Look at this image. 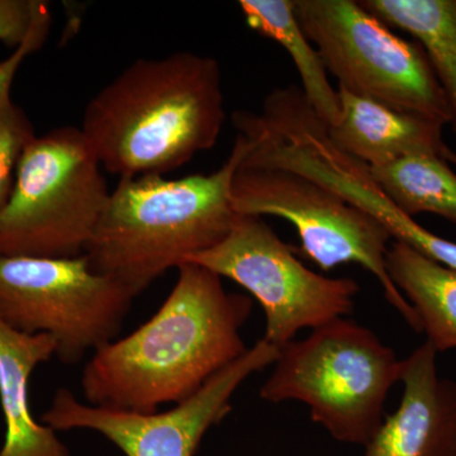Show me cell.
Instances as JSON below:
<instances>
[{
  "mask_svg": "<svg viewBox=\"0 0 456 456\" xmlns=\"http://www.w3.org/2000/svg\"><path fill=\"white\" fill-rule=\"evenodd\" d=\"M253 299L194 263L178 268L163 305L146 323L93 353L82 375L90 406L155 413L196 395L248 351L241 329Z\"/></svg>",
  "mask_w": 456,
  "mask_h": 456,
  "instance_id": "cell-1",
  "label": "cell"
},
{
  "mask_svg": "<svg viewBox=\"0 0 456 456\" xmlns=\"http://www.w3.org/2000/svg\"><path fill=\"white\" fill-rule=\"evenodd\" d=\"M226 119L220 62L179 51L128 65L90 99L80 130L104 170L131 179L212 150Z\"/></svg>",
  "mask_w": 456,
  "mask_h": 456,
  "instance_id": "cell-2",
  "label": "cell"
},
{
  "mask_svg": "<svg viewBox=\"0 0 456 456\" xmlns=\"http://www.w3.org/2000/svg\"><path fill=\"white\" fill-rule=\"evenodd\" d=\"M250 149L237 134L227 160L211 174L119 179L84 253L90 269L136 297L167 270L220 244L240 217L232 182Z\"/></svg>",
  "mask_w": 456,
  "mask_h": 456,
  "instance_id": "cell-3",
  "label": "cell"
},
{
  "mask_svg": "<svg viewBox=\"0 0 456 456\" xmlns=\"http://www.w3.org/2000/svg\"><path fill=\"white\" fill-rule=\"evenodd\" d=\"M402 365L403 359L370 329L338 318L279 349L260 397L269 403L301 402L332 439L365 446L386 419Z\"/></svg>",
  "mask_w": 456,
  "mask_h": 456,
  "instance_id": "cell-4",
  "label": "cell"
},
{
  "mask_svg": "<svg viewBox=\"0 0 456 456\" xmlns=\"http://www.w3.org/2000/svg\"><path fill=\"white\" fill-rule=\"evenodd\" d=\"M110 197L103 167L80 127L36 136L0 213V255L82 256Z\"/></svg>",
  "mask_w": 456,
  "mask_h": 456,
  "instance_id": "cell-5",
  "label": "cell"
},
{
  "mask_svg": "<svg viewBox=\"0 0 456 456\" xmlns=\"http://www.w3.org/2000/svg\"><path fill=\"white\" fill-rule=\"evenodd\" d=\"M294 13L338 88L449 125L445 94L421 45L359 0H293Z\"/></svg>",
  "mask_w": 456,
  "mask_h": 456,
  "instance_id": "cell-6",
  "label": "cell"
},
{
  "mask_svg": "<svg viewBox=\"0 0 456 456\" xmlns=\"http://www.w3.org/2000/svg\"><path fill=\"white\" fill-rule=\"evenodd\" d=\"M232 202L240 216H273L290 222L302 253L322 272L342 264L368 270L379 281L386 301L421 334L416 312L387 270L392 236L369 213L296 171L242 165L233 176Z\"/></svg>",
  "mask_w": 456,
  "mask_h": 456,
  "instance_id": "cell-7",
  "label": "cell"
},
{
  "mask_svg": "<svg viewBox=\"0 0 456 456\" xmlns=\"http://www.w3.org/2000/svg\"><path fill=\"white\" fill-rule=\"evenodd\" d=\"M134 298L127 288L93 272L84 255H0V320L23 334L53 336L64 364L113 341Z\"/></svg>",
  "mask_w": 456,
  "mask_h": 456,
  "instance_id": "cell-8",
  "label": "cell"
},
{
  "mask_svg": "<svg viewBox=\"0 0 456 456\" xmlns=\"http://www.w3.org/2000/svg\"><path fill=\"white\" fill-rule=\"evenodd\" d=\"M198 264L248 290L265 314L264 340L278 349L305 329L349 316L360 292L353 278L308 269L263 218L240 216L226 239L196 255Z\"/></svg>",
  "mask_w": 456,
  "mask_h": 456,
  "instance_id": "cell-9",
  "label": "cell"
},
{
  "mask_svg": "<svg viewBox=\"0 0 456 456\" xmlns=\"http://www.w3.org/2000/svg\"><path fill=\"white\" fill-rule=\"evenodd\" d=\"M279 349L268 341L222 369L202 388L167 412L134 413L82 403L66 388L56 392L42 421L55 431L92 430L126 456H194L203 437L230 413L231 398L250 375L274 365Z\"/></svg>",
  "mask_w": 456,
  "mask_h": 456,
  "instance_id": "cell-10",
  "label": "cell"
},
{
  "mask_svg": "<svg viewBox=\"0 0 456 456\" xmlns=\"http://www.w3.org/2000/svg\"><path fill=\"white\" fill-rule=\"evenodd\" d=\"M257 167L296 171L369 213L401 242L456 270V242L444 239L401 211L371 178L368 165L332 143L329 128L307 106L293 108L254 156Z\"/></svg>",
  "mask_w": 456,
  "mask_h": 456,
  "instance_id": "cell-11",
  "label": "cell"
},
{
  "mask_svg": "<svg viewBox=\"0 0 456 456\" xmlns=\"http://www.w3.org/2000/svg\"><path fill=\"white\" fill-rule=\"evenodd\" d=\"M428 341L402 365L401 402L364 446V456H456V383L441 377Z\"/></svg>",
  "mask_w": 456,
  "mask_h": 456,
  "instance_id": "cell-12",
  "label": "cell"
},
{
  "mask_svg": "<svg viewBox=\"0 0 456 456\" xmlns=\"http://www.w3.org/2000/svg\"><path fill=\"white\" fill-rule=\"evenodd\" d=\"M341 119L329 128L330 140L342 152L369 167H383L411 156H440L452 150L443 140L445 125L402 112L338 88Z\"/></svg>",
  "mask_w": 456,
  "mask_h": 456,
  "instance_id": "cell-13",
  "label": "cell"
},
{
  "mask_svg": "<svg viewBox=\"0 0 456 456\" xmlns=\"http://www.w3.org/2000/svg\"><path fill=\"white\" fill-rule=\"evenodd\" d=\"M56 350L53 336L23 334L0 320V403L7 428L0 456H70L56 431L38 424L29 407V377Z\"/></svg>",
  "mask_w": 456,
  "mask_h": 456,
  "instance_id": "cell-14",
  "label": "cell"
},
{
  "mask_svg": "<svg viewBox=\"0 0 456 456\" xmlns=\"http://www.w3.org/2000/svg\"><path fill=\"white\" fill-rule=\"evenodd\" d=\"M393 283L419 317L437 353L456 349V270L392 241L386 256Z\"/></svg>",
  "mask_w": 456,
  "mask_h": 456,
  "instance_id": "cell-15",
  "label": "cell"
},
{
  "mask_svg": "<svg viewBox=\"0 0 456 456\" xmlns=\"http://www.w3.org/2000/svg\"><path fill=\"white\" fill-rule=\"evenodd\" d=\"M246 25L263 37L281 45L296 65L308 104L327 127L341 119L338 89L329 79L320 53L303 32L293 0H240Z\"/></svg>",
  "mask_w": 456,
  "mask_h": 456,
  "instance_id": "cell-16",
  "label": "cell"
},
{
  "mask_svg": "<svg viewBox=\"0 0 456 456\" xmlns=\"http://www.w3.org/2000/svg\"><path fill=\"white\" fill-rule=\"evenodd\" d=\"M391 28L419 42L448 102L456 136V0H359Z\"/></svg>",
  "mask_w": 456,
  "mask_h": 456,
  "instance_id": "cell-17",
  "label": "cell"
},
{
  "mask_svg": "<svg viewBox=\"0 0 456 456\" xmlns=\"http://www.w3.org/2000/svg\"><path fill=\"white\" fill-rule=\"evenodd\" d=\"M369 170L384 194L410 217L431 213L456 224V174L445 159L411 156Z\"/></svg>",
  "mask_w": 456,
  "mask_h": 456,
  "instance_id": "cell-18",
  "label": "cell"
},
{
  "mask_svg": "<svg viewBox=\"0 0 456 456\" xmlns=\"http://www.w3.org/2000/svg\"><path fill=\"white\" fill-rule=\"evenodd\" d=\"M35 137V128L22 108L12 99L0 106V213L13 191L20 158Z\"/></svg>",
  "mask_w": 456,
  "mask_h": 456,
  "instance_id": "cell-19",
  "label": "cell"
},
{
  "mask_svg": "<svg viewBox=\"0 0 456 456\" xmlns=\"http://www.w3.org/2000/svg\"><path fill=\"white\" fill-rule=\"evenodd\" d=\"M47 8L42 0H0V42L17 50Z\"/></svg>",
  "mask_w": 456,
  "mask_h": 456,
  "instance_id": "cell-20",
  "label": "cell"
},
{
  "mask_svg": "<svg viewBox=\"0 0 456 456\" xmlns=\"http://www.w3.org/2000/svg\"><path fill=\"white\" fill-rule=\"evenodd\" d=\"M51 27L50 8H47L33 26L31 35L25 44L20 45L7 59L0 61V106L11 101L12 84L16 79L18 70L27 57L40 50L49 36Z\"/></svg>",
  "mask_w": 456,
  "mask_h": 456,
  "instance_id": "cell-21",
  "label": "cell"
},
{
  "mask_svg": "<svg viewBox=\"0 0 456 456\" xmlns=\"http://www.w3.org/2000/svg\"><path fill=\"white\" fill-rule=\"evenodd\" d=\"M448 161L450 164L456 165V154H454V152H452V154L449 155Z\"/></svg>",
  "mask_w": 456,
  "mask_h": 456,
  "instance_id": "cell-22",
  "label": "cell"
}]
</instances>
